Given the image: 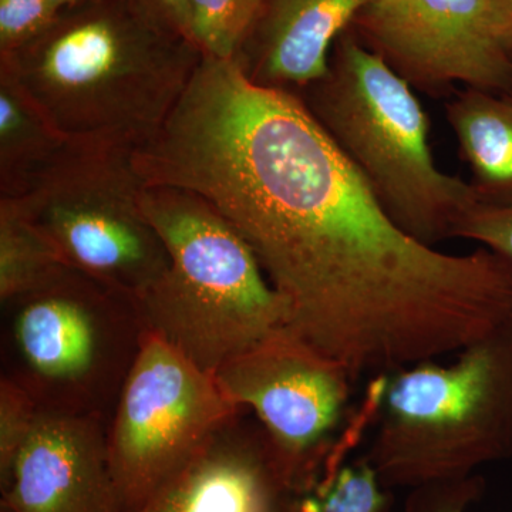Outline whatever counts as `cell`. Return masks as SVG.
I'll return each mask as SVG.
<instances>
[{
	"label": "cell",
	"mask_w": 512,
	"mask_h": 512,
	"mask_svg": "<svg viewBox=\"0 0 512 512\" xmlns=\"http://www.w3.org/2000/svg\"><path fill=\"white\" fill-rule=\"evenodd\" d=\"M144 184L190 192L247 241L285 328L355 379L460 352L512 318V268L404 232L309 107L207 56L153 143Z\"/></svg>",
	"instance_id": "cell-1"
},
{
	"label": "cell",
	"mask_w": 512,
	"mask_h": 512,
	"mask_svg": "<svg viewBox=\"0 0 512 512\" xmlns=\"http://www.w3.org/2000/svg\"><path fill=\"white\" fill-rule=\"evenodd\" d=\"M366 457L387 490L460 480L512 457V318L444 366L382 375Z\"/></svg>",
	"instance_id": "cell-2"
},
{
	"label": "cell",
	"mask_w": 512,
	"mask_h": 512,
	"mask_svg": "<svg viewBox=\"0 0 512 512\" xmlns=\"http://www.w3.org/2000/svg\"><path fill=\"white\" fill-rule=\"evenodd\" d=\"M141 214L167 249V271L131 302L156 333L214 375L286 323V306L247 241L205 202L147 194Z\"/></svg>",
	"instance_id": "cell-3"
},
{
	"label": "cell",
	"mask_w": 512,
	"mask_h": 512,
	"mask_svg": "<svg viewBox=\"0 0 512 512\" xmlns=\"http://www.w3.org/2000/svg\"><path fill=\"white\" fill-rule=\"evenodd\" d=\"M309 109L355 165L390 218L423 244L453 238L478 205L470 183L443 173L430 148V120L413 86L349 36L313 83Z\"/></svg>",
	"instance_id": "cell-4"
},
{
	"label": "cell",
	"mask_w": 512,
	"mask_h": 512,
	"mask_svg": "<svg viewBox=\"0 0 512 512\" xmlns=\"http://www.w3.org/2000/svg\"><path fill=\"white\" fill-rule=\"evenodd\" d=\"M241 412L212 373L141 329L107 430L119 512L140 510Z\"/></svg>",
	"instance_id": "cell-5"
},
{
	"label": "cell",
	"mask_w": 512,
	"mask_h": 512,
	"mask_svg": "<svg viewBox=\"0 0 512 512\" xmlns=\"http://www.w3.org/2000/svg\"><path fill=\"white\" fill-rule=\"evenodd\" d=\"M214 377L231 402L254 410L286 490H311L349 421L356 379L348 367L282 326Z\"/></svg>",
	"instance_id": "cell-6"
},
{
	"label": "cell",
	"mask_w": 512,
	"mask_h": 512,
	"mask_svg": "<svg viewBox=\"0 0 512 512\" xmlns=\"http://www.w3.org/2000/svg\"><path fill=\"white\" fill-rule=\"evenodd\" d=\"M356 23L413 89L512 93L508 30L490 0H377Z\"/></svg>",
	"instance_id": "cell-7"
},
{
	"label": "cell",
	"mask_w": 512,
	"mask_h": 512,
	"mask_svg": "<svg viewBox=\"0 0 512 512\" xmlns=\"http://www.w3.org/2000/svg\"><path fill=\"white\" fill-rule=\"evenodd\" d=\"M20 299L12 340L26 376L16 382L40 409L99 414L92 396L110 369L114 318L62 281Z\"/></svg>",
	"instance_id": "cell-8"
},
{
	"label": "cell",
	"mask_w": 512,
	"mask_h": 512,
	"mask_svg": "<svg viewBox=\"0 0 512 512\" xmlns=\"http://www.w3.org/2000/svg\"><path fill=\"white\" fill-rule=\"evenodd\" d=\"M0 491L13 512H119L100 414L40 410Z\"/></svg>",
	"instance_id": "cell-9"
},
{
	"label": "cell",
	"mask_w": 512,
	"mask_h": 512,
	"mask_svg": "<svg viewBox=\"0 0 512 512\" xmlns=\"http://www.w3.org/2000/svg\"><path fill=\"white\" fill-rule=\"evenodd\" d=\"M26 218L64 265L82 269L128 302L156 284L170 264L137 201L66 198L50 204L42 218Z\"/></svg>",
	"instance_id": "cell-10"
},
{
	"label": "cell",
	"mask_w": 512,
	"mask_h": 512,
	"mask_svg": "<svg viewBox=\"0 0 512 512\" xmlns=\"http://www.w3.org/2000/svg\"><path fill=\"white\" fill-rule=\"evenodd\" d=\"M33 39L37 74L69 97L93 96L144 69L164 47L153 20L128 0H97L62 22L53 18Z\"/></svg>",
	"instance_id": "cell-11"
},
{
	"label": "cell",
	"mask_w": 512,
	"mask_h": 512,
	"mask_svg": "<svg viewBox=\"0 0 512 512\" xmlns=\"http://www.w3.org/2000/svg\"><path fill=\"white\" fill-rule=\"evenodd\" d=\"M239 419L218 431L137 512H289L286 490L261 427Z\"/></svg>",
	"instance_id": "cell-12"
},
{
	"label": "cell",
	"mask_w": 512,
	"mask_h": 512,
	"mask_svg": "<svg viewBox=\"0 0 512 512\" xmlns=\"http://www.w3.org/2000/svg\"><path fill=\"white\" fill-rule=\"evenodd\" d=\"M377 0H275L262 73L269 83L312 86L329 72L333 42Z\"/></svg>",
	"instance_id": "cell-13"
},
{
	"label": "cell",
	"mask_w": 512,
	"mask_h": 512,
	"mask_svg": "<svg viewBox=\"0 0 512 512\" xmlns=\"http://www.w3.org/2000/svg\"><path fill=\"white\" fill-rule=\"evenodd\" d=\"M478 204L512 207V93L466 89L446 106Z\"/></svg>",
	"instance_id": "cell-14"
},
{
	"label": "cell",
	"mask_w": 512,
	"mask_h": 512,
	"mask_svg": "<svg viewBox=\"0 0 512 512\" xmlns=\"http://www.w3.org/2000/svg\"><path fill=\"white\" fill-rule=\"evenodd\" d=\"M63 264L28 218L6 212L0 232V296L12 301L62 281Z\"/></svg>",
	"instance_id": "cell-15"
},
{
	"label": "cell",
	"mask_w": 512,
	"mask_h": 512,
	"mask_svg": "<svg viewBox=\"0 0 512 512\" xmlns=\"http://www.w3.org/2000/svg\"><path fill=\"white\" fill-rule=\"evenodd\" d=\"M369 458L326 468L311 490L292 495L289 512H387V494Z\"/></svg>",
	"instance_id": "cell-16"
},
{
	"label": "cell",
	"mask_w": 512,
	"mask_h": 512,
	"mask_svg": "<svg viewBox=\"0 0 512 512\" xmlns=\"http://www.w3.org/2000/svg\"><path fill=\"white\" fill-rule=\"evenodd\" d=\"M261 6L262 0H190L187 33L208 56L232 59Z\"/></svg>",
	"instance_id": "cell-17"
},
{
	"label": "cell",
	"mask_w": 512,
	"mask_h": 512,
	"mask_svg": "<svg viewBox=\"0 0 512 512\" xmlns=\"http://www.w3.org/2000/svg\"><path fill=\"white\" fill-rule=\"evenodd\" d=\"M39 403L12 377L0 380V490L8 485L13 466L40 413Z\"/></svg>",
	"instance_id": "cell-18"
},
{
	"label": "cell",
	"mask_w": 512,
	"mask_h": 512,
	"mask_svg": "<svg viewBox=\"0 0 512 512\" xmlns=\"http://www.w3.org/2000/svg\"><path fill=\"white\" fill-rule=\"evenodd\" d=\"M453 238L478 242L512 268V207L476 205L458 221Z\"/></svg>",
	"instance_id": "cell-19"
},
{
	"label": "cell",
	"mask_w": 512,
	"mask_h": 512,
	"mask_svg": "<svg viewBox=\"0 0 512 512\" xmlns=\"http://www.w3.org/2000/svg\"><path fill=\"white\" fill-rule=\"evenodd\" d=\"M485 480L480 474L420 485L412 488L406 500V512H466L483 497Z\"/></svg>",
	"instance_id": "cell-20"
},
{
	"label": "cell",
	"mask_w": 512,
	"mask_h": 512,
	"mask_svg": "<svg viewBox=\"0 0 512 512\" xmlns=\"http://www.w3.org/2000/svg\"><path fill=\"white\" fill-rule=\"evenodd\" d=\"M56 10L49 0H0V39L3 46L29 42L52 22Z\"/></svg>",
	"instance_id": "cell-21"
},
{
	"label": "cell",
	"mask_w": 512,
	"mask_h": 512,
	"mask_svg": "<svg viewBox=\"0 0 512 512\" xmlns=\"http://www.w3.org/2000/svg\"><path fill=\"white\" fill-rule=\"evenodd\" d=\"M23 124V114L9 94L0 96V134L3 138L15 136Z\"/></svg>",
	"instance_id": "cell-22"
},
{
	"label": "cell",
	"mask_w": 512,
	"mask_h": 512,
	"mask_svg": "<svg viewBox=\"0 0 512 512\" xmlns=\"http://www.w3.org/2000/svg\"><path fill=\"white\" fill-rule=\"evenodd\" d=\"M164 12L184 32L188 29V18H190V0H158Z\"/></svg>",
	"instance_id": "cell-23"
},
{
	"label": "cell",
	"mask_w": 512,
	"mask_h": 512,
	"mask_svg": "<svg viewBox=\"0 0 512 512\" xmlns=\"http://www.w3.org/2000/svg\"><path fill=\"white\" fill-rule=\"evenodd\" d=\"M498 15L504 20L508 30V40L512 37V0H490ZM507 40V43H508Z\"/></svg>",
	"instance_id": "cell-24"
},
{
	"label": "cell",
	"mask_w": 512,
	"mask_h": 512,
	"mask_svg": "<svg viewBox=\"0 0 512 512\" xmlns=\"http://www.w3.org/2000/svg\"><path fill=\"white\" fill-rule=\"evenodd\" d=\"M49 2L57 13L60 9L66 8V6H74L77 5V3L84 2V0H49Z\"/></svg>",
	"instance_id": "cell-25"
},
{
	"label": "cell",
	"mask_w": 512,
	"mask_h": 512,
	"mask_svg": "<svg viewBox=\"0 0 512 512\" xmlns=\"http://www.w3.org/2000/svg\"><path fill=\"white\" fill-rule=\"evenodd\" d=\"M507 52H508V56H510V60H511V63H512V37H511L510 40H508Z\"/></svg>",
	"instance_id": "cell-26"
},
{
	"label": "cell",
	"mask_w": 512,
	"mask_h": 512,
	"mask_svg": "<svg viewBox=\"0 0 512 512\" xmlns=\"http://www.w3.org/2000/svg\"><path fill=\"white\" fill-rule=\"evenodd\" d=\"M0 512H13L8 505L0 503Z\"/></svg>",
	"instance_id": "cell-27"
}]
</instances>
